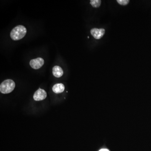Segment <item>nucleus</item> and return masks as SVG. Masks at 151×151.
Instances as JSON below:
<instances>
[{"mask_svg":"<svg viewBox=\"0 0 151 151\" xmlns=\"http://www.w3.org/2000/svg\"><path fill=\"white\" fill-rule=\"evenodd\" d=\"M26 28L23 25H18L12 30L10 33L11 38L13 40H20L24 37L27 33Z\"/></svg>","mask_w":151,"mask_h":151,"instance_id":"1","label":"nucleus"},{"mask_svg":"<svg viewBox=\"0 0 151 151\" xmlns=\"http://www.w3.org/2000/svg\"><path fill=\"white\" fill-rule=\"evenodd\" d=\"M15 83L12 79H7L2 82L0 85V91L3 94H8L13 91Z\"/></svg>","mask_w":151,"mask_h":151,"instance_id":"2","label":"nucleus"},{"mask_svg":"<svg viewBox=\"0 0 151 151\" xmlns=\"http://www.w3.org/2000/svg\"><path fill=\"white\" fill-rule=\"evenodd\" d=\"M44 64V60L41 58H38L31 60L29 64L31 67L34 69H38Z\"/></svg>","mask_w":151,"mask_h":151,"instance_id":"3","label":"nucleus"},{"mask_svg":"<svg viewBox=\"0 0 151 151\" xmlns=\"http://www.w3.org/2000/svg\"><path fill=\"white\" fill-rule=\"evenodd\" d=\"M47 97V93L43 89H39L34 94L33 98L35 101H41Z\"/></svg>","mask_w":151,"mask_h":151,"instance_id":"4","label":"nucleus"},{"mask_svg":"<svg viewBox=\"0 0 151 151\" xmlns=\"http://www.w3.org/2000/svg\"><path fill=\"white\" fill-rule=\"evenodd\" d=\"M105 32L104 29L93 28L90 31L91 35L96 39H100L103 37Z\"/></svg>","mask_w":151,"mask_h":151,"instance_id":"5","label":"nucleus"},{"mask_svg":"<svg viewBox=\"0 0 151 151\" xmlns=\"http://www.w3.org/2000/svg\"><path fill=\"white\" fill-rule=\"evenodd\" d=\"M52 74L55 77L60 78L63 75V70L60 66L55 65L52 68Z\"/></svg>","mask_w":151,"mask_h":151,"instance_id":"6","label":"nucleus"},{"mask_svg":"<svg viewBox=\"0 0 151 151\" xmlns=\"http://www.w3.org/2000/svg\"><path fill=\"white\" fill-rule=\"evenodd\" d=\"M52 91L56 94L62 93L64 91L65 86L62 83H58L55 84L52 88Z\"/></svg>","mask_w":151,"mask_h":151,"instance_id":"7","label":"nucleus"},{"mask_svg":"<svg viewBox=\"0 0 151 151\" xmlns=\"http://www.w3.org/2000/svg\"><path fill=\"white\" fill-rule=\"evenodd\" d=\"M90 4L94 8H98L101 5V1L100 0H91Z\"/></svg>","mask_w":151,"mask_h":151,"instance_id":"8","label":"nucleus"},{"mask_svg":"<svg viewBox=\"0 0 151 151\" xmlns=\"http://www.w3.org/2000/svg\"><path fill=\"white\" fill-rule=\"evenodd\" d=\"M117 1L119 4L122 6H126L129 2V0H117Z\"/></svg>","mask_w":151,"mask_h":151,"instance_id":"9","label":"nucleus"},{"mask_svg":"<svg viewBox=\"0 0 151 151\" xmlns=\"http://www.w3.org/2000/svg\"><path fill=\"white\" fill-rule=\"evenodd\" d=\"M99 151H110L107 148H102L100 149Z\"/></svg>","mask_w":151,"mask_h":151,"instance_id":"10","label":"nucleus"}]
</instances>
